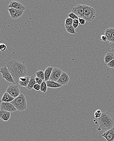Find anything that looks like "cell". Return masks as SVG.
Returning a JSON list of instances; mask_svg holds the SVG:
<instances>
[{
  "label": "cell",
  "mask_w": 114,
  "mask_h": 141,
  "mask_svg": "<svg viewBox=\"0 0 114 141\" xmlns=\"http://www.w3.org/2000/svg\"><path fill=\"white\" fill-rule=\"evenodd\" d=\"M96 121L99 124L96 129L99 131H107L114 127V117L109 111L102 113L101 117L97 119Z\"/></svg>",
  "instance_id": "cell-1"
},
{
  "label": "cell",
  "mask_w": 114,
  "mask_h": 141,
  "mask_svg": "<svg viewBox=\"0 0 114 141\" xmlns=\"http://www.w3.org/2000/svg\"><path fill=\"white\" fill-rule=\"evenodd\" d=\"M11 103H12L17 110L19 111H24L27 109L26 98L23 94H21L19 96L15 98Z\"/></svg>",
  "instance_id": "cell-2"
},
{
  "label": "cell",
  "mask_w": 114,
  "mask_h": 141,
  "mask_svg": "<svg viewBox=\"0 0 114 141\" xmlns=\"http://www.w3.org/2000/svg\"><path fill=\"white\" fill-rule=\"evenodd\" d=\"M6 65L9 70V72H10L15 83H19L20 78L26 76V75H27L26 73H24V72H22L15 67L13 66L9 62L7 63Z\"/></svg>",
  "instance_id": "cell-3"
},
{
  "label": "cell",
  "mask_w": 114,
  "mask_h": 141,
  "mask_svg": "<svg viewBox=\"0 0 114 141\" xmlns=\"http://www.w3.org/2000/svg\"><path fill=\"white\" fill-rule=\"evenodd\" d=\"M95 9L92 7L85 5L83 18L86 21H92L96 16Z\"/></svg>",
  "instance_id": "cell-4"
},
{
  "label": "cell",
  "mask_w": 114,
  "mask_h": 141,
  "mask_svg": "<svg viewBox=\"0 0 114 141\" xmlns=\"http://www.w3.org/2000/svg\"><path fill=\"white\" fill-rule=\"evenodd\" d=\"M0 72L1 73L2 78L5 79L7 82L13 83H15L10 72H9L6 65H5L0 68Z\"/></svg>",
  "instance_id": "cell-5"
},
{
  "label": "cell",
  "mask_w": 114,
  "mask_h": 141,
  "mask_svg": "<svg viewBox=\"0 0 114 141\" xmlns=\"http://www.w3.org/2000/svg\"><path fill=\"white\" fill-rule=\"evenodd\" d=\"M6 92L15 98H17L20 96V90L19 87L16 85H10L7 88Z\"/></svg>",
  "instance_id": "cell-6"
},
{
  "label": "cell",
  "mask_w": 114,
  "mask_h": 141,
  "mask_svg": "<svg viewBox=\"0 0 114 141\" xmlns=\"http://www.w3.org/2000/svg\"><path fill=\"white\" fill-rule=\"evenodd\" d=\"M85 5H78L74 7L72 12L76 15L79 18H83Z\"/></svg>",
  "instance_id": "cell-7"
},
{
  "label": "cell",
  "mask_w": 114,
  "mask_h": 141,
  "mask_svg": "<svg viewBox=\"0 0 114 141\" xmlns=\"http://www.w3.org/2000/svg\"><path fill=\"white\" fill-rule=\"evenodd\" d=\"M0 110L10 112H14L17 110L12 103L6 102H2L0 105Z\"/></svg>",
  "instance_id": "cell-8"
},
{
  "label": "cell",
  "mask_w": 114,
  "mask_h": 141,
  "mask_svg": "<svg viewBox=\"0 0 114 141\" xmlns=\"http://www.w3.org/2000/svg\"><path fill=\"white\" fill-rule=\"evenodd\" d=\"M63 72V71L60 68H54L51 72L49 80L57 82Z\"/></svg>",
  "instance_id": "cell-9"
},
{
  "label": "cell",
  "mask_w": 114,
  "mask_h": 141,
  "mask_svg": "<svg viewBox=\"0 0 114 141\" xmlns=\"http://www.w3.org/2000/svg\"><path fill=\"white\" fill-rule=\"evenodd\" d=\"M11 64L13 65V66L24 72V73L27 74V71L26 70V67L24 63L20 62L17 60H13L9 62Z\"/></svg>",
  "instance_id": "cell-10"
},
{
  "label": "cell",
  "mask_w": 114,
  "mask_h": 141,
  "mask_svg": "<svg viewBox=\"0 0 114 141\" xmlns=\"http://www.w3.org/2000/svg\"><path fill=\"white\" fill-rule=\"evenodd\" d=\"M8 11L12 19L15 20L21 17L24 13V11L19 10L14 8H9Z\"/></svg>",
  "instance_id": "cell-11"
},
{
  "label": "cell",
  "mask_w": 114,
  "mask_h": 141,
  "mask_svg": "<svg viewBox=\"0 0 114 141\" xmlns=\"http://www.w3.org/2000/svg\"><path fill=\"white\" fill-rule=\"evenodd\" d=\"M8 7L9 8H14L15 9H17L19 10L22 11L24 12L26 9V7L22 3L16 1H12L11 2L8 6Z\"/></svg>",
  "instance_id": "cell-12"
},
{
  "label": "cell",
  "mask_w": 114,
  "mask_h": 141,
  "mask_svg": "<svg viewBox=\"0 0 114 141\" xmlns=\"http://www.w3.org/2000/svg\"><path fill=\"white\" fill-rule=\"evenodd\" d=\"M69 80L70 77L69 75L66 72H63L57 82L63 86L68 84L69 82Z\"/></svg>",
  "instance_id": "cell-13"
},
{
  "label": "cell",
  "mask_w": 114,
  "mask_h": 141,
  "mask_svg": "<svg viewBox=\"0 0 114 141\" xmlns=\"http://www.w3.org/2000/svg\"><path fill=\"white\" fill-rule=\"evenodd\" d=\"M101 136L106 139L107 141H114V127L111 129L106 131Z\"/></svg>",
  "instance_id": "cell-14"
},
{
  "label": "cell",
  "mask_w": 114,
  "mask_h": 141,
  "mask_svg": "<svg viewBox=\"0 0 114 141\" xmlns=\"http://www.w3.org/2000/svg\"><path fill=\"white\" fill-rule=\"evenodd\" d=\"M11 114L10 112L0 110V118L4 121H8L10 118Z\"/></svg>",
  "instance_id": "cell-15"
},
{
  "label": "cell",
  "mask_w": 114,
  "mask_h": 141,
  "mask_svg": "<svg viewBox=\"0 0 114 141\" xmlns=\"http://www.w3.org/2000/svg\"><path fill=\"white\" fill-rule=\"evenodd\" d=\"M15 99V98L11 95L8 92H6L4 93L1 99L2 102L6 103H11Z\"/></svg>",
  "instance_id": "cell-16"
},
{
  "label": "cell",
  "mask_w": 114,
  "mask_h": 141,
  "mask_svg": "<svg viewBox=\"0 0 114 141\" xmlns=\"http://www.w3.org/2000/svg\"><path fill=\"white\" fill-rule=\"evenodd\" d=\"M48 88H58L62 86V85L60 84L57 82L53 81L51 80H49L46 81Z\"/></svg>",
  "instance_id": "cell-17"
},
{
  "label": "cell",
  "mask_w": 114,
  "mask_h": 141,
  "mask_svg": "<svg viewBox=\"0 0 114 141\" xmlns=\"http://www.w3.org/2000/svg\"><path fill=\"white\" fill-rule=\"evenodd\" d=\"M54 68L52 67L49 66L47 67L45 70L44 74H45V82L50 80V77L51 75V72L53 70Z\"/></svg>",
  "instance_id": "cell-18"
},
{
  "label": "cell",
  "mask_w": 114,
  "mask_h": 141,
  "mask_svg": "<svg viewBox=\"0 0 114 141\" xmlns=\"http://www.w3.org/2000/svg\"><path fill=\"white\" fill-rule=\"evenodd\" d=\"M114 59V54L112 52H108L105 55L104 58V60L105 64H107L108 63L112 61Z\"/></svg>",
  "instance_id": "cell-19"
},
{
  "label": "cell",
  "mask_w": 114,
  "mask_h": 141,
  "mask_svg": "<svg viewBox=\"0 0 114 141\" xmlns=\"http://www.w3.org/2000/svg\"><path fill=\"white\" fill-rule=\"evenodd\" d=\"M35 75H33L31 77L30 81L29 82V84L28 85L26 88L28 90H31L33 89V87L34 85L36 84L35 81Z\"/></svg>",
  "instance_id": "cell-20"
},
{
  "label": "cell",
  "mask_w": 114,
  "mask_h": 141,
  "mask_svg": "<svg viewBox=\"0 0 114 141\" xmlns=\"http://www.w3.org/2000/svg\"><path fill=\"white\" fill-rule=\"evenodd\" d=\"M114 30V28H108L105 31V35L107 38V41L110 42L112 34Z\"/></svg>",
  "instance_id": "cell-21"
},
{
  "label": "cell",
  "mask_w": 114,
  "mask_h": 141,
  "mask_svg": "<svg viewBox=\"0 0 114 141\" xmlns=\"http://www.w3.org/2000/svg\"><path fill=\"white\" fill-rule=\"evenodd\" d=\"M65 27L67 32L71 34H77L75 32V29L73 26H68L65 25Z\"/></svg>",
  "instance_id": "cell-22"
},
{
  "label": "cell",
  "mask_w": 114,
  "mask_h": 141,
  "mask_svg": "<svg viewBox=\"0 0 114 141\" xmlns=\"http://www.w3.org/2000/svg\"><path fill=\"white\" fill-rule=\"evenodd\" d=\"M47 84L46 82L45 81H43V82L41 85V91L43 93H45L47 91Z\"/></svg>",
  "instance_id": "cell-23"
},
{
  "label": "cell",
  "mask_w": 114,
  "mask_h": 141,
  "mask_svg": "<svg viewBox=\"0 0 114 141\" xmlns=\"http://www.w3.org/2000/svg\"><path fill=\"white\" fill-rule=\"evenodd\" d=\"M37 77L42 79L43 80H45V74L43 70H39L35 73Z\"/></svg>",
  "instance_id": "cell-24"
},
{
  "label": "cell",
  "mask_w": 114,
  "mask_h": 141,
  "mask_svg": "<svg viewBox=\"0 0 114 141\" xmlns=\"http://www.w3.org/2000/svg\"><path fill=\"white\" fill-rule=\"evenodd\" d=\"M30 78H31V77H29V76H27V79L26 80V81L24 82H22L20 81L19 82V84H20V85L21 87H24L26 88L28 86V84H29Z\"/></svg>",
  "instance_id": "cell-25"
},
{
  "label": "cell",
  "mask_w": 114,
  "mask_h": 141,
  "mask_svg": "<svg viewBox=\"0 0 114 141\" xmlns=\"http://www.w3.org/2000/svg\"><path fill=\"white\" fill-rule=\"evenodd\" d=\"M73 20L70 18H66L65 22V25L68 26H73Z\"/></svg>",
  "instance_id": "cell-26"
},
{
  "label": "cell",
  "mask_w": 114,
  "mask_h": 141,
  "mask_svg": "<svg viewBox=\"0 0 114 141\" xmlns=\"http://www.w3.org/2000/svg\"><path fill=\"white\" fill-rule=\"evenodd\" d=\"M102 112L101 110L100 109H98L96 110L94 113L95 118L96 119H98L101 117L102 115Z\"/></svg>",
  "instance_id": "cell-27"
},
{
  "label": "cell",
  "mask_w": 114,
  "mask_h": 141,
  "mask_svg": "<svg viewBox=\"0 0 114 141\" xmlns=\"http://www.w3.org/2000/svg\"><path fill=\"white\" fill-rule=\"evenodd\" d=\"M68 16L69 18H72L73 20H75V19H79V18H78L77 16H76V15L75 14L72 13V12H71V13H70L68 14Z\"/></svg>",
  "instance_id": "cell-28"
},
{
  "label": "cell",
  "mask_w": 114,
  "mask_h": 141,
  "mask_svg": "<svg viewBox=\"0 0 114 141\" xmlns=\"http://www.w3.org/2000/svg\"><path fill=\"white\" fill-rule=\"evenodd\" d=\"M79 25V19H75L73 20V26L75 28V29L78 27Z\"/></svg>",
  "instance_id": "cell-29"
},
{
  "label": "cell",
  "mask_w": 114,
  "mask_h": 141,
  "mask_svg": "<svg viewBox=\"0 0 114 141\" xmlns=\"http://www.w3.org/2000/svg\"><path fill=\"white\" fill-rule=\"evenodd\" d=\"M7 49V46L5 44L1 43L0 44V51L2 52L5 51Z\"/></svg>",
  "instance_id": "cell-30"
},
{
  "label": "cell",
  "mask_w": 114,
  "mask_h": 141,
  "mask_svg": "<svg viewBox=\"0 0 114 141\" xmlns=\"http://www.w3.org/2000/svg\"><path fill=\"white\" fill-rule=\"evenodd\" d=\"M79 25H84L86 22L85 19L83 18H79Z\"/></svg>",
  "instance_id": "cell-31"
},
{
  "label": "cell",
  "mask_w": 114,
  "mask_h": 141,
  "mask_svg": "<svg viewBox=\"0 0 114 141\" xmlns=\"http://www.w3.org/2000/svg\"><path fill=\"white\" fill-rule=\"evenodd\" d=\"M35 81L36 83L38 84L39 85H41L43 82V81L42 79L38 78V77H35Z\"/></svg>",
  "instance_id": "cell-32"
},
{
  "label": "cell",
  "mask_w": 114,
  "mask_h": 141,
  "mask_svg": "<svg viewBox=\"0 0 114 141\" xmlns=\"http://www.w3.org/2000/svg\"><path fill=\"white\" fill-rule=\"evenodd\" d=\"M33 89L37 91H38L39 90H41V85H39L38 84H36L33 87Z\"/></svg>",
  "instance_id": "cell-33"
},
{
  "label": "cell",
  "mask_w": 114,
  "mask_h": 141,
  "mask_svg": "<svg viewBox=\"0 0 114 141\" xmlns=\"http://www.w3.org/2000/svg\"><path fill=\"white\" fill-rule=\"evenodd\" d=\"M107 66L109 68H114V59L107 64Z\"/></svg>",
  "instance_id": "cell-34"
},
{
  "label": "cell",
  "mask_w": 114,
  "mask_h": 141,
  "mask_svg": "<svg viewBox=\"0 0 114 141\" xmlns=\"http://www.w3.org/2000/svg\"><path fill=\"white\" fill-rule=\"evenodd\" d=\"M27 79V76H24V77H22L20 78V81L24 82L26 81Z\"/></svg>",
  "instance_id": "cell-35"
},
{
  "label": "cell",
  "mask_w": 114,
  "mask_h": 141,
  "mask_svg": "<svg viewBox=\"0 0 114 141\" xmlns=\"http://www.w3.org/2000/svg\"><path fill=\"white\" fill-rule=\"evenodd\" d=\"M100 40L103 41V42H105L107 41V38L106 36L105 35H101Z\"/></svg>",
  "instance_id": "cell-36"
},
{
  "label": "cell",
  "mask_w": 114,
  "mask_h": 141,
  "mask_svg": "<svg viewBox=\"0 0 114 141\" xmlns=\"http://www.w3.org/2000/svg\"><path fill=\"white\" fill-rule=\"evenodd\" d=\"M110 42L114 43V30L113 32V33L112 34L111 38V40Z\"/></svg>",
  "instance_id": "cell-37"
}]
</instances>
